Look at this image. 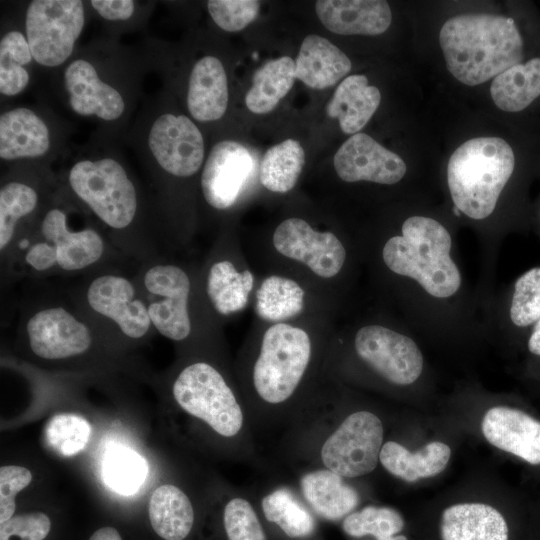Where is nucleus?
I'll list each match as a JSON object with an SVG mask.
<instances>
[{
	"label": "nucleus",
	"instance_id": "22",
	"mask_svg": "<svg viewBox=\"0 0 540 540\" xmlns=\"http://www.w3.org/2000/svg\"><path fill=\"white\" fill-rule=\"evenodd\" d=\"M72 110L83 116L95 115L105 121L119 118L125 109L121 94L103 82L95 67L87 60L69 64L64 74Z\"/></svg>",
	"mask_w": 540,
	"mask_h": 540
},
{
	"label": "nucleus",
	"instance_id": "48",
	"mask_svg": "<svg viewBox=\"0 0 540 540\" xmlns=\"http://www.w3.org/2000/svg\"><path fill=\"white\" fill-rule=\"evenodd\" d=\"M533 540H540V533L534 534Z\"/></svg>",
	"mask_w": 540,
	"mask_h": 540
},
{
	"label": "nucleus",
	"instance_id": "46",
	"mask_svg": "<svg viewBox=\"0 0 540 540\" xmlns=\"http://www.w3.org/2000/svg\"><path fill=\"white\" fill-rule=\"evenodd\" d=\"M527 349L533 356L540 357V319L532 326Z\"/></svg>",
	"mask_w": 540,
	"mask_h": 540
},
{
	"label": "nucleus",
	"instance_id": "36",
	"mask_svg": "<svg viewBox=\"0 0 540 540\" xmlns=\"http://www.w3.org/2000/svg\"><path fill=\"white\" fill-rule=\"evenodd\" d=\"M148 467L133 449L114 444L102 459L101 475L106 485L122 495L134 494L146 479Z\"/></svg>",
	"mask_w": 540,
	"mask_h": 540
},
{
	"label": "nucleus",
	"instance_id": "27",
	"mask_svg": "<svg viewBox=\"0 0 540 540\" xmlns=\"http://www.w3.org/2000/svg\"><path fill=\"white\" fill-rule=\"evenodd\" d=\"M380 101L379 89L369 85L365 75L354 74L337 86L326 105V113L330 118L338 119L344 133L354 135L368 123Z\"/></svg>",
	"mask_w": 540,
	"mask_h": 540
},
{
	"label": "nucleus",
	"instance_id": "2",
	"mask_svg": "<svg viewBox=\"0 0 540 540\" xmlns=\"http://www.w3.org/2000/svg\"><path fill=\"white\" fill-rule=\"evenodd\" d=\"M312 358L313 346L305 330L276 323L265 331L249 370V394L244 399L255 434L285 431L303 411L299 394Z\"/></svg>",
	"mask_w": 540,
	"mask_h": 540
},
{
	"label": "nucleus",
	"instance_id": "32",
	"mask_svg": "<svg viewBox=\"0 0 540 540\" xmlns=\"http://www.w3.org/2000/svg\"><path fill=\"white\" fill-rule=\"evenodd\" d=\"M254 283L249 270L237 271L228 260L215 262L209 269L206 291L214 309L221 315L242 310Z\"/></svg>",
	"mask_w": 540,
	"mask_h": 540
},
{
	"label": "nucleus",
	"instance_id": "13",
	"mask_svg": "<svg viewBox=\"0 0 540 540\" xmlns=\"http://www.w3.org/2000/svg\"><path fill=\"white\" fill-rule=\"evenodd\" d=\"M25 332L31 351L42 359L78 356L93 342L90 326L60 305L42 307L32 313L25 322Z\"/></svg>",
	"mask_w": 540,
	"mask_h": 540
},
{
	"label": "nucleus",
	"instance_id": "18",
	"mask_svg": "<svg viewBox=\"0 0 540 540\" xmlns=\"http://www.w3.org/2000/svg\"><path fill=\"white\" fill-rule=\"evenodd\" d=\"M260 515L287 538L308 540L317 531V519L294 482L273 477L250 490Z\"/></svg>",
	"mask_w": 540,
	"mask_h": 540
},
{
	"label": "nucleus",
	"instance_id": "15",
	"mask_svg": "<svg viewBox=\"0 0 540 540\" xmlns=\"http://www.w3.org/2000/svg\"><path fill=\"white\" fill-rule=\"evenodd\" d=\"M273 245L282 255L305 264L323 278H331L342 269L346 251L331 232L314 230L305 220L288 218L274 234Z\"/></svg>",
	"mask_w": 540,
	"mask_h": 540
},
{
	"label": "nucleus",
	"instance_id": "3",
	"mask_svg": "<svg viewBox=\"0 0 540 540\" xmlns=\"http://www.w3.org/2000/svg\"><path fill=\"white\" fill-rule=\"evenodd\" d=\"M448 71L475 86L495 78L523 59V39L513 19L488 13L448 19L439 34Z\"/></svg>",
	"mask_w": 540,
	"mask_h": 540
},
{
	"label": "nucleus",
	"instance_id": "21",
	"mask_svg": "<svg viewBox=\"0 0 540 540\" xmlns=\"http://www.w3.org/2000/svg\"><path fill=\"white\" fill-rule=\"evenodd\" d=\"M437 540H512V526L497 508L479 502L452 504L441 512Z\"/></svg>",
	"mask_w": 540,
	"mask_h": 540
},
{
	"label": "nucleus",
	"instance_id": "1",
	"mask_svg": "<svg viewBox=\"0 0 540 540\" xmlns=\"http://www.w3.org/2000/svg\"><path fill=\"white\" fill-rule=\"evenodd\" d=\"M383 443L384 425L376 413H337L327 402L312 400L284 431L278 455L291 468L321 467L350 480L376 469Z\"/></svg>",
	"mask_w": 540,
	"mask_h": 540
},
{
	"label": "nucleus",
	"instance_id": "40",
	"mask_svg": "<svg viewBox=\"0 0 540 540\" xmlns=\"http://www.w3.org/2000/svg\"><path fill=\"white\" fill-rule=\"evenodd\" d=\"M44 441L56 454L69 457L87 445L91 426L80 415L62 413L51 417L44 428Z\"/></svg>",
	"mask_w": 540,
	"mask_h": 540
},
{
	"label": "nucleus",
	"instance_id": "42",
	"mask_svg": "<svg viewBox=\"0 0 540 540\" xmlns=\"http://www.w3.org/2000/svg\"><path fill=\"white\" fill-rule=\"evenodd\" d=\"M208 12L215 24L224 31L237 32L257 17L260 2L256 0H210Z\"/></svg>",
	"mask_w": 540,
	"mask_h": 540
},
{
	"label": "nucleus",
	"instance_id": "43",
	"mask_svg": "<svg viewBox=\"0 0 540 540\" xmlns=\"http://www.w3.org/2000/svg\"><path fill=\"white\" fill-rule=\"evenodd\" d=\"M50 529L51 521L46 514L24 513L1 523L0 540H43Z\"/></svg>",
	"mask_w": 540,
	"mask_h": 540
},
{
	"label": "nucleus",
	"instance_id": "28",
	"mask_svg": "<svg viewBox=\"0 0 540 540\" xmlns=\"http://www.w3.org/2000/svg\"><path fill=\"white\" fill-rule=\"evenodd\" d=\"M451 457L450 447L433 441L411 452L394 440L383 443L379 463L391 475L408 483L441 473Z\"/></svg>",
	"mask_w": 540,
	"mask_h": 540
},
{
	"label": "nucleus",
	"instance_id": "14",
	"mask_svg": "<svg viewBox=\"0 0 540 540\" xmlns=\"http://www.w3.org/2000/svg\"><path fill=\"white\" fill-rule=\"evenodd\" d=\"M148 145L160 167L176 177H189L204 159V139L185 115L159 116L150 128Z\"/></svg>",
	"mask_w": 540,
	"mask_h": 540
},
{
	"label": "nucleus",
	"instance_id": "7",
	"mask_svg": "<svg viewBox=\"0 0 540 540\" xmlns=\"http://www.w3.org/2000/svg\"><path fill=\"white\" fill-rule=\"evenodd\" d=\"M27 268L37 273L51 269L77 272L99 262L105 254L106 244L93 228L78 231L67 225V215L59 208L50 209L40 224V237L23 239L19 245Z\"/></svg>",
	"mask_w": 540,
	"mask_h": 540
},
{
	"label": "nucleus",
	"instance_id": "17",
	"mask_svg": "<svg viewBox=\"0 0 540 540\" xmlns=\"http://www.w3.org/2000/svg\"><path fill=\"white\" fill-rule=\"evenodd\" d=\"M333 165L345 182L395 184L405 175L404 160L365 133H356L337 150Z\"/></svg>",
	"mask_w": 540,
	"mask_h": 540
},
{
	"label": "nucleus",
	"instance_id": "34",
	"mask_svg": "<svg viewBox=\"0 0 540 540\" xmlns=\"http://www.w3.org/2000/svg\"><path fill=\"white\" fill-rule=\"evenodd\" d=\"M305 164V152L294 139L270 147L261 160L260 181L268 190L286 193L293 189Z\"/></svg>",
	"mask_w": 540,
	"mask_h": 540
},
{
	"label": "nucleus",
	"instance_id": "35",
	"mask_svg": "<svg viewBox=\"0 0 540 540\" xmlns=\"http://www.w3.org/2000/svg\"><path fill=\"white\" fill-rule=\"evenodd\" d=\"M304 291L297 282L282 276L263 280L256 292V313L267 321H282L303 309Z\"/></svg>",
	"mask_w": 540,
	"mask_h": 540
},
{
	"label": "nucleus",
	"instance_id": "38",
	"mask_svg": "<svg viewBox=\"0 0 540 540\" xmlns=\"http://www.w3.org/2000/svg\"><path fill=\"white\" fill-rule=\"evenodd\" d=\"M34 60L26 36L19 31H10L0 41V92L14 96L22 92L29 83L25 68Z\"/></svg>",
	"mask_w": 540,
	"mask_h": 540
},
{
	"label": "nucleus",
	"instance_id": "33",
	"mask_svg": "<svg viewBox=\"0 0 540 540\" xmlns=\"http://www.w3.org/2000/svg\"><path fill=\"white\" fill-rule=\"evenodd\" d=\"M343 532L352 539L409 540L404 534L402 514L389 506L366 505L341 521Z\"/></svg>",
	"mask_w": 540,
	"mask_h": 540
},
{
	"label": "nucleus",
	"instance_id": "10",
	"mask_svg": "<svg viewBox=\"0 0 540 540\" xmlns=\"http://www.w3.org/2000/svg\"><path fill=\"white\" fill-rule=\"evenodd\" d=\"M141 286L153 328L172 341L185 340L191 333L187 273L173 264L156 263L145 269Z\"/></svg>",
	"mask_w": 540,
	"mask_h": 540
},
{
	"label": "nucleus",
	"instance_id": "23",
	"mask_svg": "<svg viewBox=\"0 0 540 540\" xmlns=\"http://www.w3.org/2000/svg\"><path fill=\"white\" fill-rule=\"evenodd\" d=\"M316 14L329 31L339 35H378L392 21L387 1L383 0H319Z\"/></svg>",
	"mask_w": 540,
	"mask_h": 540
},
{
	"label": "nucleus",
	"instance_id": "24",
	"mask_svg": "<svg viewBox=\"0 0 540 540\" xmlns=\"http://www.w3.org/2000/svg\"><path fill=\"white\" fill-rule=\"evenodd\" d=\"M229 92L226 71L214 56L200 58L192 68L188 83L187 107L200 122L220 119L228 106Z\"/></svg>",
	"mask_w": 540,
	"mask_h": 540
},
{
	"label": "nucleus",
	"instance_id": "11",
	"mask_svg": "<svg viewBox=\"0 0 540 540\" xmlns=\"http://www.w3.org/2000/svg\"><path fill=\"white\" fill-rule=\"evenodd\" d=\"M354 349L364 364L393 385H410L423 370V355L417 344L410 337L380 325L360 328Z\"/></svg>",
	"mask_w": 540,
	"mask_h": 540
},
{
	"label": "nucleus",
	"instance_id": "44",
	"mask_svg": "<svg viewBox=\"0 0 540 540\" xmlns=\"http://www.w3.org/2000/svg\"><path fill=\"white\" fill-rule=\"evenodd\" d=\"M32 481L31 472L22 466L5 465L0 468V522L10 519L15 511V497Z\"/></svg>",
	"mask_w": 540,
	"mask_h": 540
},
{
	"label": "nucleus",
	"instance_id": "25",
	"mask_svg": "<svg viewBox=\"0 0 540 540\" xmlns=\"http://www.w3.org/2000/svg\"><path fill=\"white\" fill-rule=\"evenodd\" d=\"M347 55L328 39L311 34L304 38L295 60L296 79L322 90L338 83L351 70Z\"/></svg>",
	"mask_w": 540,
	"mask_h": 540
},
{
	"label": "nucleus",
	"instance_id": "12",
	"mask_svg": "<svg viewBox=\"0 0 540 540\" xmlns=\"http://www.w3.org/2000/svg\"><path fill=\"white\" fill-rule=\"evenodd\" d=\"M85 298L91 311L109 320L130 339H141L153 328L142 294L123 275H98L89 283Z\"/></svg>",
	"mask_w": 540,
	"mask_h": 540
},
{
	"label": "nucleus",
	"instance_id": "9",
	"mask_svg": "<svg viewBox=\"0 0 540 540\" xmlns=\"http://www.w3.org/2000/svg\"><path fill=\"white\" fill-rule=\"evenodd\" d=\"M85 22L79 0H34L25 19L26 38L34 60L46 67L65 62L73 52Z\"/></svg>",
	"mask_w": 540,
	"mask_h": 540
},
{
	"label": "nucleus",
	"instance_id": "37",
	"mask_svg": "<svg viewBox=\"0 0 540 540\" xmlns=\"http://www.w3.org/2000/svg\"><path fill=\"white\" fill-rule=\"evenodd\" d=\"M222 524L227 540H268L261 515L250 490L227 494Z\"/></svg>",
	"mask_w": 540,
	"mask_h": 540
},
{
	"label": "nucleus",
	"instance_id": "47",
	"mask_svg": "<svg viewBox=\"0 0 540 540\" xmlns=\"http://www.w3.org/2000/svg\"><path fill=\"white\" fill-rule=\"evenodd\" d=\"M89 540H122L119 532L113 527H102L96 530Z\"/></svg>",
	"mask_w": 540,
	"mask_h": 540
},
{
	"label": "nucleus",
	"instance_id": "19",
	"mask_svg": "<svg viewBox=\"0 0 540 540\" xmlns=\"http://www.w3.org/2000/svg\"><path fill=\"white\" fill-rule=\"evenodd\" d=\"M294 484L315 514L329 522L342 521L361 503V494L349 479L321 467H295Z\"/></svg>",
	"mask_w": 540,
	"mask_h": 540
},
{
	"label": "nucleus",
	"instance_id": "26",
	"mask_svg": "<svg viewBox=\"0 0 540 540\" xmlns=\"http://www.w3.org/2000/svg\"><path fill=\"white\" fill-rule=\"evenodd\" d=\"M50 147L46 123L24 107L3 113L0 117V157L3 160L35 158Z\"/></svg>",
	"mask_w": 540,
	"mask_h": 540
},
{
	"label": "nucleus",
	"instance_id": "6",
	"mask_svg": "<svg viewBox=\"0 0 540 540\" xmlns=\"http://www.w3.org/2000/svg\"><path fill=\"white\" fill-rule=\"evenodd\" d=\"M515 166L511 146L499 137L473 138L459 146L447 165L455 207L474 220L487 218Z\"/></svg>",
	"mask_w": 540,
	"mask_h": 540
},
{
	"label": "nucleus",
	"instance_id": "5",
	"mask_svg": "<svg viewBox=\"0 0 540 540\" xmlns=\"http://www.w3.org/2000/svg\"><path fill=\"white\" fill-rule=\"evenodd\" d=\"M452 239L437 220L411 216L401 235L385 243L382 257L395 274L414 279L429 295L449 298L461 286V273L450 256Z\"/></svg>",
	"mask_w": 540,
	"mask_h": 540
},
{
	"label": "nucleus",
	"instance_id": "30",
	"mask_svg": "<svg viewBox=\"0 0 540 540\" xmlns=\"http://www.w3.org/2000/svg\"><path fill=\"white\" fill-rule=\"evenodd\" d=\"M490 94L503 111L518 112L527 108L540 96V58L516 64L497 75Z\"/></svg>",
	"mask_w": 540,
	"mask_h": 540
},
{
	"label": "nucleus",
	"instance_id": "31",
	"mask_svg": "<svg viewBox=\"0 0 540 540\" xmlns=\"http://www.w3.org/2000/svg\"><path fill=\"white\" fill-rule=\"evenodd\" d=\"M295 61L282 56L267 61L252 77V86L245 96L247 108L255 114L271 112L295 82Z\"/></svg>",
	"mask_w": 540,
	"mask_h": 540
},
{
	"label": "nucleus",
	"instance_id": "29",
	"mask_svg": "<svg viewBox=\"0 0 540 540\" xmlns=\"http://www.w3.org/2000/svg\"><path fill=\"white\" fill-rule=\"evenodd\" d=\"M148 513L153 530L164 540H184L195 521L190 497L173 484H164L154 490Z\"/></svg>",
	"mask_w": 540,
	"mask_h": 540
},
{
	"label": "nucleus",
	"instance_id": "41",
	"mask_svg": "<svg viewBox=\"0 0 540 540\" xmlns=\"http://www.w3.org/2000/svg\"><path fill=\"white\" fill-rule=\"evenodd\" d=\"M509 316L519 328H532L540 319V266L527 270L515 281Z\"/></svg>",
	"mask_w": 540,
	"mask_h": 540
},
{
	"label": "nucleus",
	"instance_id": "39",
	"mask_svg": "<svg viewBox=\"0 0 540 540\" xmlns=\"http://www.w3.org/2000/svg\"><path fill=\"white\" fill-rule=\"evenodd\" d=\"M38 204V194L31 186L11 181L0 189V250L5 252L13 242L18 223L30 215Z\"/></svg>",
	"mask_w": 540,
	"mask_h": 540
},
{
	"label": "nucleus",
	"instance_id": "20",
	"mask_svg": "<svg viewBox=\"0 0 540 540\" xmlns=\"http://www.w3.org/2000/svg\"><path fill=\"white\" fill-rule=\"evenodd\" d=\"M481 430L496 448L530 465H540V421L532 415L506 406H496L484 415Z\"/></svg>",
	"mask_w": 540,
	"mask_h": 540
},
{
	"label": "nucleus",
	"instance_id": "16",
	"mask_svg": "<svg viewBox=\"0 0 540 540\" xmlns=\"http://www.w3.org/2000/svg\"><path fill=\"white\" fill-rule=\"evenodd\" d=\"M253 169V157L245 146L232 140L216 143L201 176V188L206 202L218 210L233 206Z\"/></svg>",
	"mask_w": 540,
	"mask_h": 540
},
{
	"label": "nucleus",
	"instance_id": "4",
	"mask_svg": "<svg viewBox=\"0 0 540 540\" xmlns=\"http://www.w3.org/2000/svg\"><path fill=\"white\" fill-rule=\"evenodd\" d=\"M172 395L182 411L229 443L237 459L268 468L258 450L245 402L216 367L204 361L185 366L173 382Z\"/></svg>",
	"mask_w": 540,
	"mask_h": 540
},
{
	"label": "nucleus",
	"instance_id": "45",
	"mask_svg": "<svg viewBox=\"0 0 540 540\" xmlns=\"http://www.w3.org/2000/svg\"><path fill=\"white\" fill-rule=\"evenodd\" d=\"M90 4L100 16L111 21L129 19L135 8L131 0H93Z\"/></svg>",
	"mask_w": 540,
	"mask_h": 540
},
{
	"label": "nucleus",
	"instance_id": "8",
	"mask_svg": "<svg viewBox=\"0 0 540 540\" xmlns=\"http://www.w3.org/2000/svg\"><path fill=\"white\" fill-rule=\"evenodd\" d=\"M68 181L75 195L108 227L128 228L137 213L135 186L123 166L112 158L82 160L70 169Z\"/></svg>",
	"mask_w": 540,
	"mask_h": 540
}]
</instances>
